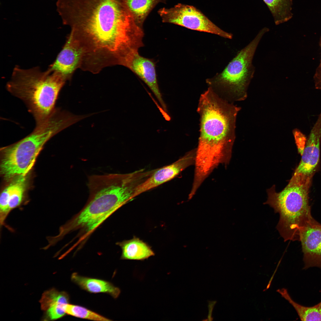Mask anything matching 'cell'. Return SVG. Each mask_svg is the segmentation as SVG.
<instances>
[{
  "mask_svg": "<svg viewBox=\"0 0 321 321\" xmlns=\"http://www.w3.org/2000/svg\"><path fill=\"white\" fill-rule=\"evenodd\" d=\"M64 23L84 56L112 62L138 46L144 36L125 0H60Z\"/></svg>",
  "mask_w": 321,
  "mask_h": 321,
  "instance_id": "cell-1",
  "label": "cell"
},
{
  "mask_svg": "<svg viewBox=\"0 0 321 321\" xmlns=\"http://www.w3.org/2000/svg\"><path fill=\"white\" fill-rule=\"evenodd\" d=\"M240 110L220 97L211 87L201 95L197 108L200 130L195 160L196 179L204 180L219 163L229 160Z\"/></svg>",
  "mask_w": 321,
  "mask_h": 321,
  "instance_id": "cell-2",
  "label": "cell"
},
{
  "mask_svg": "<svg viewBox=\"0 0 321 321\" xmlns=\"http://www.w3.org/2000/svg\"><path fill=\"white\" fill-rule=\"evenodd\" d=\"M67 80L62 74L48 68L23 69L15 67L7 90L25 104L36 122L47 118L53 112L59 94Z\"/></svg>",
  "mask_w": 321,
  "mask_h": 321,
  "instance_id": "cell-3",
  "label": "cell"
},
{
  "mask_svg": "<svg viewBox=\"0 0 321 321\" xmlns=\"http://www.w3.org/2000/svg\"><path fill=\"white\" fill-rule=\"evenodd\" d=\"M311 179L293 174L288 184L279 192L274 185L267 190L264 203L280 215L277 229L284 241H299L301 230L313 218L309 204Z\"/></svg>",
  "mask_w": 321,
  "mask_h": 321,
  "instance_id": "cell-4",
  "label": "cell"
},
{
  "mask_svg": "<svg viewBox=\"0 0 321 321\" xmlns=\"http://www.w3.org/2000/svg\"><path fill=\"white\" fill-rule=\"evenodd\" d=\"M56 125L49 121L36 124L29 135L2 150L1 173L9 180L20 176H26L32 168L44 144L58 133Z\"/></svg>",
  "mask_w": 321,
  "mask_h": 321,
  "instance_id": "cell-5",
  "label": "cell"
},
{
  "mask_svg": "<svg viewBox=\"0 0 321 321\" xmlns=\"http://www.w3.org/2000/svg\"><path fill=\"white\" fill-rule=\"evenodd\" d=\"M269 29H261L254 39L240 51L224 70L207 82L222 88L233 100L241 101L247 97V89L254 72L252 61L258 45Z\"/></svg>",
  "mask_w": 321,
  "mask_h": 321,
  "instance_id": "cell-6",
  "label": "cell"
},
{
  "mask_svg": "<svg viewBox=\"0 0 321 321\" xmlns=\"http://www.w3.org/2000/svg\"><path fill=\"white\" fill-rule=\"evenodd\" d=\"M89 192L88 202L83 209L60 227L59 232L61 236L64 237L80 229L89 234L124 205L120 195L111 188L100 187Z\"/></svg>",
  "mask_w": 321,
  "mask_h": 321,
  "instance_id": "cell-7",
  "label": "cell"
},
{
  "mask_svg": "<svg viewBox=\"0 0 321 321\" xmlns=\"http://www.w3.org/2000/svg\"><path fill=\"white\" fill-rule=\"evenodd\" d=\"M164 23L177 25L191 30L215 34L231 39L232 34L221 29L195 7L179 3L170 8L158 11Z\"/></svg>",
  "mask_w": 321,
  "mask_h": 321,
  "instance_id": "cell-8",
  "label": "cell"
},
{
  "mask_svg": "<svg viewBox=\"0 0 321 321\" xmlns=\"http://www.w3.org/2000/svg\"><path fill=\"white\" fill-rule=\"evenodd\" d=\"M120 63V65L130 69L144 82L155 95L163 109L167 112V106L158 87L155 64L153 60L141 56L138 51H133L128 54Z\"/></svg>",
  "mask_w": 321,
  "mask_h": 321,
  "instance_id": "cell-9",
  "label": "cell"
},
{
  "mask_svg": "<svg viewBox=\"0 0 321 321\" xmlns=\"http://www.w3.org/2000/svg\"><path fill=\"white\" fill-rule=\"evenodd\" d=\"M299 241L303 254V269L321 270V224L314 218L300 231Z\"/></svg>",
  "mask_w": 321,
  "mask_h": 321,
  "instance_id": "cell-10",
  "label": "cell"
},
{
  "mask_svg": "<svg viewBox=\"0 0 321 321\" xmlns=\"http://www.w3.org/2000/svg\"><path fill=\"white\" fill-rule=\"evenodd\" d=\"M195 155L196 151H192L174 163L154 172L137 186L133 198L174 178L195 162Z\"/></svg>",
  "mask_w": 321,
  "mask_h": 321,
  "instance_id": "cell-11",
  "label": "cell"
},
{
  "mask_svg": "<svg viewBox=\"0 0 321 321\" xmlns=\"http://www.w3.org/2000/svg\"><path fill=\"white\" fill-rule=\"evenodd\" d=\"M321 139V112L306 141L301 161L294 173L312 178L320 158Z\"/></svg>",
  "mask_w": 321,
  "mask_h": 321,
  "instance_id": "cell-12",
  "label": "cell"
},
{
  "mask_svg": "<svg viewBox=\"0 0 321 321\" xmlns=\"http://www.w3.org/2000/svg\"><path fill=\"white\" fill-rule=\"evenodd\" d=\"M82 57L81 48L70 34L62 49L49 68L59 73L67 80H69L75 71L80 68Z\"/></svg>",
  "mask_w": 321,
  "mask_h": 321,
  "instance_id": "cell-13",
  "label": "cell"
},
{
  "mask_svg": "<svg viewBox=\"0 0 321 321\" xmlns=\"http://www.w3.org/2000/svg\"><path fill=\"white\" fill-rule=\"evenodd\" d=\"M26 176L20 175L13 179L3 191L0 196V226H8L6 220L11 211L19 207L23 202L26 187Z\"/></svg>",
  "mask_w": 321,
  "mask_h": 321,
  "instance_id": "cell-14",
  "label": "cell"
},
{
  "mask_svg": "<svg viewBox=\"0 0 321 321\" xmlns=\"http://www.w3.org/2000/svg\"><path fill=\"white\" fill-rule=\"evenodd\" d=\"M122 251L121 259L143 260L154 255L150 246L137 237L117 243Z\"/></svg>",
  "mask_w": 321,
  "mask_h": 321,
  "instance_id": "cell-15",
  "label": "cell"
},
{
  "mask_svg": "<svg viewBox=\"0 0 321 321\" xmlns=\"http://www.w3.org/2000/svg\"><path fill=\"white\" fill-rule=\"evenodd\" d=\"M71 279L81 288L91 292L107 293L114 298L118 297L120 293L118 288L106 281L82 276L76 273L72 275Z\"/></svg>",
  "mask_w": 321,
  "mask_h": 321,
  "instance_id": "cell-16",
  "label": "cell"
},
{
  "mask_svg": "<svg viewBox=\"0 0 321 321\" xmlns=\"http://www.w3.org/2000/svg\"><path fill=\"white\" fill-rule=\"evenodd\" d=\"M293 306L302 321H321V301L311 306L300 304L291 298L284 288L277 291Z\"/></svg>",
  "mask_w": 321,
  "mask_h": 321,
  "instance_id": "cell-17",
  "label": "cell"
},
{
  "mask_svg": "<svg viewBox=\"0 0 321 321\" xmlns=\"http://www.w3.org/2000/svg\"><path fill=\"white\" fill-rule=\"evenodd\" d=\"M137 25L142 28L143 24L149 14L161 0H125Z\"/></svg>",
  "mask_w": 321,
  "mask_h": 321,
  "instance_id": "cell-18",
  "label": "cell"
},
{
  "mask_svg": "<svg viewBox=\"0 0 321 321\" xmlns=\"http://www.w3.org/2000/svg\"><path fill=\"white\" fill-rule=\"evenodd\" d=\"M270 11L276 25L287 21L292 17V0H263Z\"/></svg>",
  "mask_w": 321,
  "mask_h": 321,
  "instance_id": "cell-19",
  "label": "cell"
},
{
  "mask_svg": "<svg viewBox=\"0 0 321 321\" xmlns=\"http://www.w3.org/2000/svg\"><path fill=\"white\" fill-rule=\"evenodd\" d=\"M69 300V296L66 292L52 289L43 294L40 302L41 309L45 312L64 309Z\"/></svg>",
  "mask_w": 321,
  "mask_h": 321,
  "instance_id": "cell-20",
  "label": "cell"
},
{
  "mask_svg": "<svg viewBox=\"0 0 321 321\" xmlns=\"http://www.w3.org/2000/svg\"><path fill=\"white\" fill-rule=\"evenodd\" d=\"M66 313L83 319L95 321H109L108 318L84 307L67 304L66 306Z\"/></svg>",
  "mask_w": 321,
  "mask_h": 321,
  "instance_id": "cell-21",
  "label": "cell"
},
{
  "mask_svg": "<svg viewBox=\"0 0 321 321\" xmlns=\"http://www.w3.org/2000/svg\"><path fill=\"white\" fill-rule=\"evenodd\" d=\"M292 133L298 151L301 155L305 147L306 139L305 135L297 129L293 130Z\"/></svg>",
  "mask_w": 321,
  "mask_h": 321,
  "instance_id": "cell-22",
  "label": "cell"
},
{
  "mask_svg": "<svg viewBox=\"0 0 321 321\" xmlns=\"http://www.w3.org/2000/svg\"><path fill=\"white\" fill-rule=\"evenodd\" d=\"M216 301H210L208 302V307L209 309V314L208 318L209 320H212L211 315L212 310L213 308L216 303Z\"/></svg>",
  "mask_w": 321,
  "mask_h": 321,
  "instance_id": "cell-23",
  "label": "cell"
},
{
  "mask_svg": "<svg viewBox=\"0 0 321 321\" xmlns=\"http://www.w3.org/2000/svg\"><path fill=\"white\" fill-rule=\"evenodd\" d=\"M320 46H321V40H320ZM320 65H321V64H320Z\"/></svg>",
  "mask_w": 321,
  "mask_h": 321,
  "instance_id": "cell-24",
  "label": "cell"
}]
</instances>
